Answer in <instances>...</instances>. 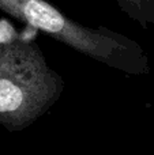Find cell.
<instances>
[{"label":"cell","instance_id":"cell-1","mask_svg":"<svg viewBox=\"0 0 154 155\" xmlns=\"http://www.w3.org/2000/svg\"><path fill=\"white\" fill-rule=\"evenodd\" d=\"M0 10L79 53L122 72L130 75L150 72L149 57L136 41L106 27L83 26L46 0H0Z\"/></svg>","mask_w":154,"mask_h":155},{"label":"cell","instance_id":"cell-2","mask_svg":"<svg viewBox=\"0 0 154 155\" xmlns=\"http://www.w3.org/2000/svg\"><path fill=\"white\" fill-rule=\"evenodd\" d=\"M64 80L34 42L0 44V124L21 131L59 99Z\"/></svg>","mask_w":154,"mask_h":155},{"label":"cell","instance_id":"cell-3","mask_svg":"<svg viewBox=\"0 0 154 155\" xmlns=\"http://www.w3.org/2000/svg\"><path fill=\"white\" fill-rule=\"evenodd\" d=\"M119 8L143 29L154 26V0H113Z\"/></svg>","mask_w":154,"mask_h":155},{"label":"cell","instance_id":"cell-4","mask_svg":"<svg viewBox=\"0 0 154 155\" xmlns=\"http://www.w3.org/2000/svg\"><path fill=\"white\" fill-rule=\"evenodd\" d=\"M18 40L14 27L7 21H0V44H10Z\"/></svg>","mask_w":154,"mask_h":155}]
</instances>
